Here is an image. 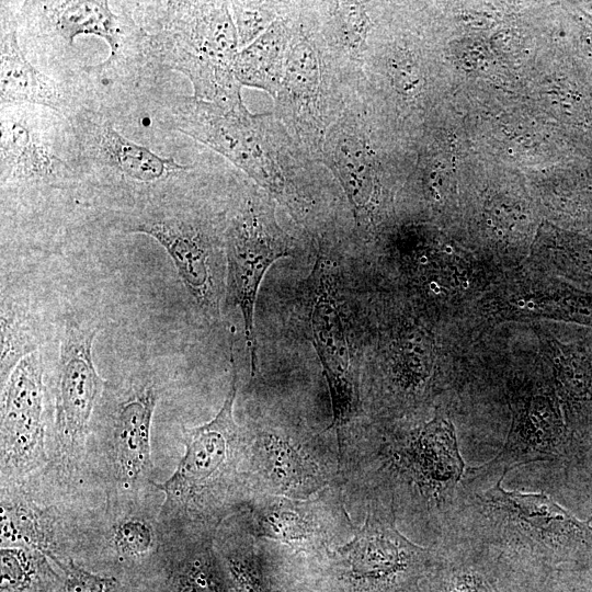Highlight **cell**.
I'll return each instance as SVG.
<instances>
[{
	"label": "cell",
	"mask_w": 592,
	"mask_h": 592,
	"mask_svg": "<svg viewBox=\"0 0 592 592\" xmlns=\"http://www.w3.org/2000/svg\"><path fill=\"white\" fill-rule=\"evenodd\" d=\"M159 127L198 141L230 161L300 225L329 194L327 175L273 112L251 113L242 101L221 103L149 90L140 99Z\"/></svg>",
	"instance_id": "6da1fadb"
},
{
	"label": "cell",
	"mask_w": 592,
	"mask_h": 592,
	"mask_svg": "<svg viewBox=\"0 0 592 592\" xmlns=\"http://www.w3.org/2000/svg\"><path fill=\"white\" fill-rule=\"evenodd\" d=\"M229 391L208 422L183 430L184 454L173 474L152 486L164 500L159 520L164 531L216 533L253 497L251 486L252 436L235 420L237 368L231 349Z\"/></svg>",
	"instance_id": "7a4b0ae2"
},
{
	"label": "cell",
	"mask_w": 592,
	"mask_h": 592,
	"mask_svg": "<svg viewBox=\"0 0 592 592\" xmlns=\"http://www.w3.org/2000/svg\"><path fill=\"white\" fill-rule=\"evenodd\" d=\"M234 171L201 163L183 179L138 200L118 218L124 232L145 234L162 246L186 289L210 319L219 317L223 281L218 267L226 259L231 204L219 209L212 194Z\"/></svg>",
	"instance_id": "3957f363"
},
{
	"label": "cell",
	"mask_w": 592,
	"mask_h": 592,
	"mask_svg": "<svg viewBox=\"0 0 592 592\" xmlns=\"http://www.w3.org/2000/svg\"><path fill=\"white\" fill-rule=\"evenodd\" d=\"M143 30L139 67L158 84L169 71L187 77L197 99L242 101L232 71L239 43L228 1H116Z\"/></svg>",
	"instance_id": "277c9868"
},
{
	"label": "cell",
	"mask_w": 592,
	"mask_h": 592,
	"mask_svg": "<svg viewBox=\"0 0 592 592\" xmlns=\"http://www.w3.org/2000/svg\"><path fill=\"white\" fill-rule=\"evenodd\" d=\"M291 38L273 113L308 157L320 164L328 129L360 93L319 32L314 1L291 2Z\"/></svg>",
	"instance_id": "5b68a950"
},
{
	"label": "cell",
	"mask_w": 592,
	"mask_h": 592,
	"mask_svg": "<svg viewBox=\"0 0 592 592\" xmlns=\"http://www.w3.org/2000/svg\"><path fill=\"white\" fill-rule=\"evenodd\" d=\"M158 400L151 380L105 385L90 435H95L94 457L106 482L107 503L137 500L153 487L150 432Z\"/></svg>",
	"instance_id": "8992f818"
},
{
	"label": "cell",
	"mask_w": 592,
	"mask_h": 592,
	"mask_svg": "<svg viewBox=\"0 0 592 592\" xmlns=\"http://www.w3.org/2000/svg\"><path fill=\"white\" fill-rule=\"evenodd\" d=\"M275 202L243 174L225 232L227 294L241 310L252 376L257 369L254 311L260 285L267 270L278 259L292 257L297 247L276 220Z\"/></svg>",
	"instance_id": "52a82bcc"
},
{
	"label": "cell",
	"mask_w": 592,
	"mask_h": 592,
	"mask_svg": "<svg viewBox=\"0 0 592 592\" xmlns=\"http://www.w3.org/2000/svg\"><path fill=\"white\" fill-rule=\"evenodd\" d=\"M76 140L82 187L121 189L144 196L191 173L198 163H179L122 135L110 113L82 96L67 117Z\"/></svg>",
	"instance_id": "ba28073f"
},
{
	"label": "cell",
	"mask_w": 592,
	"mask_h": 592,
	"mask_svg": "<svg viewBox=\"0 0 592 592\" xmlns=\"http://www.w3.org/2000/svg\"><path fill=\"white\" fill-rule=\"evenodd\" d=\"M1 194L82 187L69 121L35 104H0Z\"/></svg>",
	"instance_id": "9c48e42d"
},
{
	"label": "cell",
	"mask_w": 592,
	"mask_h": 592,
	"mask_svg": "<svg viewBox=\"0 0 592 592\" xmlns=\"http://www.w3.org/2000/svg\"><path fill=\"white\" fill-rule=\"evenodd\" d=\"M386 162L379 115L358 93L328 129L320 164L337 180L361 238L371 237L383 220Z\"/></svg>",
	"instance_id": "30bf717a"
},
{
	"label": "cell",
	"mask_w": 592,
	"mask_h": 592,
	"mask_svg": "<svg viewBox=\"0 0 592 592\" xmlns=\"http://www.w3.org/2000/svg\"><path fill=\"white\" fill-rule=\"evenodd\" d=\"M98 331L92 322L70 317L61 334L48 466L70 478L87 463L93 413L106 385L92 358Z\"/></svg>",
	"instance_id": "8fae6325"
},
{
	"label": "cell",
	"mask_w": 592,
	"mask_h": 592,
	"mask_svg": "<svg viewBox=\"0 0 592 592\" xmlns=\"http://www.w3.org/2000/svg\"><path fill=\"white\" fill-rule=\"evenodd\" d=\"M431 557L430 548L398 531L392 504L386 510L371 503L352 538L317 562L334 592H395L418 576Z\"/></svg>",
	"instance_id": "7c38bea8"
},
{
	"label": "cell",
	"mask_w": 592,
	"mask_h": 592,
	"mask_svg": "<svg viewBox=\"0 0 592 592\" xmlns=\"http://www.w3.org/2000/svg\"><path fill=\"white\" fill-rule=\"evenodd\" d=\"M19 33L25 43L48 53L61 65L76 48L78 35L104 39L111 53L104 60L117 65L133 58L138 48L141 29L116 1L48 0L11 1Z\"/></svg>",
	"instance_id": "4fadbf2b"
},
{
	"label": "cell",
	"mask_w": 592,
	"mask_h": 592,
	"mask_svg": "<svg viewBox=\"0 0 592 592\" xmlns=\"http://www.w3.org/2000/svg\"><path fill=\"white\" fill-rule=\"evenodd\" d=\"M317 247L319 252L308 285V325L330 395L332 421L327 430L335 432L338 459L342 465L345 432L358 414V385L352 366L348 334L332 287L330 262L318 243Z\"/></svg>",
	"instance_id": "5bb4252c"
},
{
	"label": "cell",
	"mask_w": 592,
	"mask_h": 592,
	"mask_svg": "<svg viewBox=\"0 0 592 592\" xmlns=\"http://www.w3.org/2000/svg\"><path fill=\"white\" fill-rule=\"evenodd\" d=\"M327 488L308 499L254 496L242 511L253 537L287 546L319 561L344 531L355 532L338 493Z\"/></svg>",
	"instance_id": "9a60e30c"
},
{
	"label": "cell",
	"mask_w": 592,
	"mask_h": 592,
	"mask_svg": "<svg viewBox=\"0 0 592 592\" xmlns=\"http://www.w3.org/2000/svg\"><path fill=\"white\" fill-rule=\"evenodd\" d=\"M44 366L38 351L22 358L1 384V483L49 465Z\"/></svg>",
	"instance_id": "2e32d148"
},
{
	"label": "cell",
	"mask_w": 592,
	"mask_h": 592,
	"mask_svg": "<svg viewBox=\"0 0 592 592\" xmlns=\"http://www.w3.org/2000/svg\"><path fill=\"white\" fill-rule=\"evenodd\" d=\"M502 474L490 488L475 493L478 508L497 540L520 547L555 548L570 540H592V520L580 521L544 492L505 490Z\"/></svg>",
	"instance_id": "e0dca14e"
},
{
	"label": "cell",
	"mask_w": 592,
	"mask_h": 592,
	"mask_svg": "<svg viewBox=\"0 0 592 592\" xmlns=\"http://www.w3.org/2000/svg\"><path fill=\"white\" fill-rule=\"evenodd\" d=\"M246 530L224 535L215 546L236 592H334L316 560L281 544H267Z\"/></svg>",
	"instance_id": "ac0fdd59"
},
{
	"label": "cell",
	"mask_w": 592,
	"mask_h": 592,
	"mask_svg": "<svg viewBox=\"0 0 592 592\" xmlns=\"http://www.w3.org/2000/svg\"><path fill=\"white\" fill-rule=\"evenodd\" d=\"M251 436L253 497L308 499L331 487L339 474L340 469L284 431L261 429Z\"/></svg>",
	"instance_id": "d6986e66"
},
{
	"label": "cell",
	"mask_w": 592,
	"mask_h": 592,
	"mask_svg": "<svg viewBox=\"0 0 592 592\" xmlns=\"http://www.w3.org/2000/svg\"><path fill=\"white\" fill-rule=\"evenodd\" d=\"M389 454L398 475L426 501L436 504L453 501L465 471L449 420L436 415Z\"/></svg>",
	"instance_id": "ffe728a7"
},
{
	"label": "cell",
	"mask_w": 592,
	"mask_h": 592,
	"mask_svg": "<svg viewBox=\"0 0 592 592\" xmlns=\"http://www.w3.org/2000/svg\"><path fill=\"white\" fill-rule=\"evenodd\" d=\"M216 533L163 530L162 546L139 583L146 580L159 592H236L216 549Z\"/></svg>",
	"instance_id": "44dd1931"
},
{
	"label": "cell",
	"mask_w": 592,
	"mask_h": 592,
	"mask_svg": "<svg viewBox=\"0 0 592 592\" xmlns=\"http://www.w3.org/2000/svg\"><path fill=\"white\" fill-rule=\"evenodd\" d=\"M79 102L72 80L42 72L25 56L11 1L0 5V104H35L66 118Z\"/></svg>",
	"instance_id": "7402d4cb"
},
{
	"label": "cell",
	"mask_w": 592,
	"mask_h": 592,
	"mask_svg": "<svg viewBox=\"0 0 592 592\" xmlns=\"http://www.w3.org/2000/svg\"><path fill=\"white\" fill-rule=\"evenodd\" d=\"M515 403L512 429L502 449L483 465L469 467L466 482L499 477L528 463L550 460L560 454L563 442L561 420L551 397L533 394Z\"/></svg>",
	"instance_id": "603a6c76"
},
{
	"label": "cell",
	"mask_w": 592,
	"mask_h": 592,
	"mask_svg": "<svg viewBox=\"0 0 592 592\" xmlns=\"http://www.w3.org/2000/svg\"><path fill=\"white\" fill-rule=\"evenodd\" d=\"M319 32L327 49L355 81L363 82V67L378 23V4L371 1H314Z\"/></svg>",
	"instance_id": "cb8c5ba5"
},
{
	"label": "cell",
	"mask_w": 592,
	"mask_h": 592,
	"mask_svg": "<svg viewBox=\"0 0 592 592\" xmlns=\"http://www.w3.org/2000/svg\"><path fill=\"white\" fill-rule=\"evenodd\" d=\"M137 504L138 499L106 503L107 520L101 528V543H105L110 558L116 561L122 574L136 582L163 543L159 513L152 516Z\"/></svg>",
	"instance_id": "d4e9b609"
},
{
	"label": "cell",
	"mask_w": 592,
	"mask_h": 592,
	"mask_svg": "<svg viewBox=\"0 0 592 592\" xmlns=\"http://www.w3.org/2000/svg\"><path fill=\"white\" fill-rule=\"evenodd\" d=\"M291 2L286 11L261 36L240 49L234 61V76L241 87L277 94L286 64L291 38Z\"/></svg>",
	"instance_id": "484cf974"
},
{
	"label": "cell",
	"mask_w": 592,
	"mask_h": 592,
	"mask_svg": "<svg viewBox=\"0 0 592 592\" xmlns=\"http://www.w3.org/2000/svg\"><path fill=\"white\" fill-rule=\"evenodd\" d=\"M38 320L27 299L1 296V384L10 376L18 363L38 351L41 344Z\"/></svg>",
	"instance_id": "4316f807"
},
{
	"label": "cell",
	"mask_w": 592,
	"mask_h": 592,
	"mask_svg": "<svg viewBox=\"0 0 592 592\" xmlns=\"http://www.w3.org/2000/svg\"><path fill=\"white\" fill-rule=\"evenodd\" d=\"M0 592H58L60 573L56 565L35 549L2 546Z\"/></svg>",
	"instance_id": "83f0119b"
},
{
	"label": "cell",
	"mask_w": 592,
	"mask_h": 592,
	"mask_svg": "<svg viewBox=\"0 0 592 592\" xmlns=\"http://www.w3.org/2000/svg\"><path fill=\"white\" fill-rule=\"evenodd\" d=\"M288 1H228L239 49L261 36L286 11Z\"/></svg>",
	"instance_id": "f1b7e54d"
},
{
	"label": "cell",
	"mask_w": 592,
	"mask_h": 592,
	"mask_svg": "<svg viewBox=\"0 0 592 592\" xmlns=\"http://www.w3.org/2000/svg\"><path fill=\"white\" fill-rule=\"evenodd\" d=\"M55 565L61 577L58 592H133L136 588L134 583L127 585L133 581L129 578L90 571L72 557Z\"/></svg>",
	"instance_id": "f546056e"
},
{
	"label": "cell",
	"mask_w": 592,
	"mask_h": 592,
	"mask_svg": "<svg viewBox=\"0 0 592 592\" xmlns=\"http://www.w3.org/2000/svg\"><path fill=\"white\" fill-rule=\"evenodd\" d=\"M560 379L574 397L589 396L592 384V369L585 356L578 352L566 354L560 358Z\"/></svg>",
	"instance_id": "4dcf8cb0"
},
{
	"label": "cell",
	"mask_w": 592,
	"mask_h": 592,
	"mask_svg": "<svg viewBox=\"0 0 592 592\" xmlns=\"http://www.w3.org/2000/svg\"><path fill=\"white\" fill-rule=\"evenodd\" d=\"M445 592H490L483 578L475 572L459 573Z\"/></svg>",
	"instance_id": "1f68e13d"
}]
</instances>
